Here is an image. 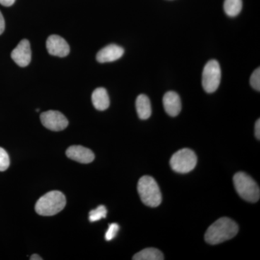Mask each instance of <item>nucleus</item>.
<instances>
[{"mask_svg": "<svg viewBox=\"0 0 260 260\" xmlns=\"http://www.w3.org/2000/svg\"><path fill=\"white\" fill-rule=\"evenodd\" d=\"M107 215V210L104 205H100L96 209L91 210L89 213V220L90 222H96L105 218Z\"/></svg>", "mask_w": 260, "mask_h": 260, "instance_id": "obj_17", "label": "nucleus"}, {"mask_svg": "<svg viewBox=\"0 0 260 260\" xmlns=\"http://www.w3.org/2000/svg\"><path fill=\"white\" fill-rule=\"evenodd\" d=\"M5 27V23L3 15L0 12V35L4 32Z\"/></svg>", "mask_w": 260, "mask_h": 260, "instance_id": "obj_21", "label": "nucleus"}, {"mask_svg": "<svg viewBox=\"0 0 260 260\" xmlns=\"http://www.w3.org/2000/svg\"><path fill=\"white\" fill-rule=\"evenodd\" d=\"M43 125L51 131H61L68 126V120L61 112L48 111L41 114Z\"/></svg>", "mask_w": 260, "mask_h": 260, "instance_id": "obj_7", "label": "nucleus"}, {"mask_svg": "<svg viewBox=\"0 0 260 260\" xmlns=\"http://www.w3.org/2000/svg\"><path fill=\"white\" fill-rule=\"evenodd\" d=\"M198 158L190 149L184 148L172 155L170 160L171 167L174 172L180 174L190 172L196 167Z\"/></svg>", "mask_w": 260, "mask_h": 260, "instance_id": "obj_5", "label": "nucleus"}, {"mask_svg": "<svg viewBox=\"0 0 260 260\" xmlns=\"http://www.w3.org/2000/svg\"><path fill=\"white\" fill-rule=\"evenodd\" d=\"M66 155L72 160L81 164H90L95 158V155L91 150L80 145L70 146L67 150Z\"/></svg>", "mask_w": 260, "mask_h": 260, "instance_id": "obj_10", "label": "nucleus"}, {"mask_svg": "<svg viewBox=\"0 0 260 260\" xmlns=\"http://www.w3.org/2000/svg\"><path fill=\"white\" fill-rule=\"evenodd\" d=\"M47 49L51 55L59 57L68 56L70 51L68 42L62 37L58 35H51L48 38Z\"/></svg>", "mask_w": 260, "mask_h": 260, "instance_id": "obj_9", "label": "nucleus"}, {"mask_svg": "<svg viewBox=\"0 0 260 260\" xmlns=\"http://www.w3.org/2000/svg\"><path fill=\"white\" fill-rule=\"evenodd\" d=\"M30 259L31 260H42L43 259V258L41 257L40 256L38 255V254H32V255L30 256Z\"/></svg>", "mask_w": 260, "mask_h": 260, "instance_id": "obj_24", "label": "nucleus"}, {"mask_svg": "<svg viewBox=\"0 0 260 260\" xmlns=\"http://www.w3.org/2000/svg\"><path fill=\"white\" fill-rule=\"evenodd\" d=\"M15 0H0V4L5 7H10L14 4Z\"/></svg>", "mask_w": 260, "mask_h": 260, "instance_id": "obj_23", "label": "nucleus"}, {"mask_svg": "<svg viewBox=\"0 0 260 260\" xmlns=\"http://www.w3.org/2000/svg\"><path fill=\"white\" fill-rule=\"evenodd\" d=\"M66 205V198L59 191H51L38 200L35 209L39 215L51 216L59 213Z\"/></svg>", "mask_w": 260, "mask_h": 260, "instance_id": "obj_2", "label": "nucleus"}, {"mask_svg": "<svg viewBox=\"0 0 260 260\" xmlns=\"http://www.w3.org/2000/svg\"><path fill=\"white\" fill-rule=\"evenodd\" d=\"M224 11L229 16L236 17L242 9V0H225Z\"/></svg>", "mask_w": 260, "mask_h": 260, "instance_id": "obj_16", "label": "nucleus"}, {"mask_svg": "<svg viewBox=\"0 0 260 260\" xmlns=\"http://www.w3.org/2000/svg\"><path fill=\"white\" fill-rule=\"evenodd\" d=\"M138 191L141 201L147 206L155 208L160 205L162 195L156 181L150 176L140 178Z\"/></svg>", "mask_w": 260, "mask_h": 260, "instance_id": "obj_3", "label": "nucleus"}, {"mask_svg": "<svg viewBox=\"0 0 260 260\" xmlns=\"http://www.w3.org/2000/svg\"><path fill=\"white\" fill-rule=\"evenodd\" d=\"M124 53L122 47L116 44H109L98 52L96 59L100 63L112 62L120 59Z\"/></svg>", "mask_w": 260, "mask_h": 260, "instance_id": "obj_11", "label": "nucleus"}, {"mask_svg": "<svg viewBox=\"0 0 260 260\" xmlns=\"http://www.w3.org/2000/svg\"><path fill=\"white\" fill-rule=\"evenodd\" d=\"M234 184L238 194L246 201L256 203L259 200V186L245 173H237L234 177Z\"/></svg>", "mask_w": 260, "mask_h": 260, "instance_id": "obj_4", "label": "nucleus"}, {"mask_svg": "<svg viewBox=\"0 0 260 260\" xmlns=\"http://www.w3.org/2000/svg\"><path fill=\"white\" fill-rule=\"evenodd\" d=\"M250 85L254 90H260V69L259 68L254 70L251 75Z\"/></svg>", "mask_w": 260, "mask_h": 260, "instance_id": "obj_19", "label": "nucleus"}, {"mask_svg": "<svg viewBox=\"0 0 260 260\" xmlns=\"http://www.w3.org/2000/svg\"><path fill=\"white\" fill-rule=\"evenodd\" d=\"M10 166V158L6 150L0 148V172H4Z\"/></svg>", "mask_w": 260, "mask_h": 260, "instance_id": "obj_18", "label": "nucleus"}, {"mask_svg": "<svg viewBox=\"0 0 260 260\" xmlns=\"http://www.w3.org/2000/svg\"><path fill=\"white\" fill-rule=\"evenodd\" d=\"M133 260H162L164 256L162 253L155 248H148L137 253L133 258Z\"/></svg>", "mask_w": 260, "mask_h": 260, "instance_id": "obj_15", "label": "nucleus"}, {"mask_svg": "<svg viewBox=\"0 0 260 260\" xmlns=\"http://www.w3.org/2000/svg\"><path fill=\"white\" fill-rule=\"evenodd\" d=\"M239 226L236 222L229 218H221L212 224L205 234L208 244L215 245L230 240L237 236Z\"/></svg>", "mask_w": 260, "mask_h": 260, "instance_id": "obj_1", "label": "nucleus"}, {"mask_svg": "<svg viewBox=\"0 0 260 260\" xmlns=\"http://www.w3.org/2000/svg\"><path fill=\"white\" fill-rule=\"evenodd\" d=\"M221 80V69L218 61L211 59L205 64L203 73V84L205 91L213 93L218 90Z\"/></svg>", "mask_w": 260, "mask_h": 260, "instance_id": "obj_6", "label": "nucleus"}, {"mask_svg": "<svg viewBox=\"0 0 260 260\" xmlns=\"http://www.w3.org/2000/svg\"><path fill=\"white\" fill-rule=\"evenodd\" d=\"M162 103L164 109L169 116L174 117L179 115L181 110V102L180 97L176 92H167L164 95Z\"/></svg>", "mask_w": 260, "mask_h": 260, "instance_id": "obj_12", "label": "nucleus"}, {"mask_svg": "<svg viewBox=\"0 0 260 260\" xmlns=\"http://www.w3.org/2000/svg\"><path fill=\"white\" fill-rule=\"evenodd\" d=\"M136 109L140 119L145 120L150 118L152 114L151 104L147 95L144 94L138 95L136 100Z\"/></svg>", "mask_w": 260, "mask_h": 260, "instance_id": "obj_14", "label": "nucleus"}, {"mask_svg": "<svg viewBox=\"0 0 260 260\" xmlns=\"http://www.w3.org/2000/svg\"><path fill=\"white\" fill-rule=\"evenodd\" d=\"M12 59L20 67H26L31 61V49L30 43L27 39H23L19 43L11 53Z\"/></svg>", "mask_w": 260, "mask_h": 260, "instance_id": "obj_8", "label": "nucleus"}, {"mask_svg": "<svg viewBox=\"0 0 260 260\" xmlns=\"http://www.w3.org/2000/svg\"><path fill=\"white\" fill-rule=\"evenodd\" d=\"M92 102L97 110L104 111L107 109L110 105V101L107 90L104 88L95 89L92 94Z\"/></svg>", "mask_w": 260, "mask_h": 260, "instance_id": "obj_13", "label": "nucleus"}, {"mask_svg": "<svg viewBox=\"0 0 260 260\" xmlns=\"http://www.w3.org/2000/svg\"><path fill=\"white\" fill-rule=\"evenodd\" d=\"M255 136L257 140L260 139V120L258 119L255 124Z\"/></svg>", "mask_w": 260, "mask_h": 260, "instance_id": "obj_22", "label": "nucleus"}, {"mask_svg": "<svg viewBox=\"0 0 260 260\" xmlns=\"http://www.w3.org/2000/svg\"><path fill=\"white\" fill-rule=\"evenodd\" d=\"M119 230V225L117 223H112L109 225V229L106 233L105 239L107 241H111L115 238Z\"/></svg>", "mask_w": 260, "mask_h": 260, "instance_id": "obj_20", "label": "nucleus"}]
</instances>
